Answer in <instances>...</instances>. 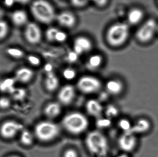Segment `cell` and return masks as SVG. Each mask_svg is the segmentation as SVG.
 I'll list each match as a JSON object with an SVG mask.
<instances>
[{"instance_id":"6da1fadb","label":"cell","mask_w":158,"mask_h":157,"mask_svg":"<svg viewBox=\"0 0 158 157\" xmlns=\"http://www.w3.org/2000/svg\"><path fill=\"white\" fill-rule=\"evenodd\" d=\"M85 144L88 152L94 156L106 157L108 154V141L100 131L95 130L89 132L85 136Z\"/></svg>"},{"instance_id":"7a4b0ae2","label":"cell","mask_w":158,"mask_h":157,"mask_svg":"<svg viewBox=\"0 0 158 157\" xmlns=\"http://www.w3.org/2000/svg\"><path fill=\"white\" fill-rule=\"evenodd\" d=\"M87 117L81 112H73L64 116L62 121L63 128L67 132L74 135L83 133L89 127Z\"/></svg>"},{"instance_id":"3957f363","label":"cell","mask_w":158,"mask_h":157,"mask_svg":"<svg viewBox=\"0 0 158 157\" xmlns=\"http://www.w3.org/2000/svg\"><path fill=\"white\" fill-rule=\"evenodd\" d=\"M33 132L38 141L41 143H50L59 136L60 128L58 124L52 121H41L36 124Z\"/></svg>"},{"instance_id":"277c9868","label":"cell","mask_w":158,"mask_h":157,"mask_svg":"<svg viewBox=\"0 0 158 157\" xmlns=\"http://www.w3.org/2000/svg\"><path fill=\"white\" fill-rule=\"evenodd\" d=\"M130 35V28L128 24L116 23L109 28L106 34V40L111 47H120L127 41Z\"/></svg>"},{"instance_id":"5b68a950","label":"cell","mask_w":158,"mask_h":157,"mask_svg":"<svg viewBox=\"0 0 158 157\" xmlns=\"http://www.w3.org/2000/svg\"><path fill=\"white\" fill-rule=\"evenodd\" d=\"M31 10L34 18L43 24H51L56 18L54 8L47 1H35L31 4Z\"/></svg>"},{"instance_id":"8992f818","label":"cell","mask_w":158,"mask_h":157,"mask_svg":"<svg viewBox=\"0 0 158 157\" xmlns=\"http://www.w3.org/2000/svg\"><path fill=\"white\" fill-rule=\"evenodd\" d=\"M158 26L157 22L154 18H149L145 20L136 30V39L143 44L150 43L157 34Z\"/></svg>"},{"instance_id":"52a82bcc","label":"cell","mask_w":158,"mask_h":157,"mask_svg":"<svg viewBox=\"0 0 158 157\" xmlns=\"http://www.w3.org/2000/svg\"><path fill=\"white\" fill-rule=\"evenodd\" d=\"M24 129L23 124L19 122L7 120L0 125V136L6 140H12L19 135Z\"/></svg>"},{"instance_id":"ba28073f","label":"cell","mask_w":158,"mask_h":157,"mask_svg":"<svg viewBox=\"0 0 158 157\" xmlns=\"http://www.w3.org/2000/svg\"><path fill=\"white\" fill-rule=\"evenodd\" d=\"M102 84L99 79L92 76H84L79 78L77 83V87L82 93L93 94L99 91Z\"/></svg>"},{"instance_id":"9c48e42d","label":"cell","mask_w":158,"mask_h":157,"mask_svg":"<svg viewBox=\"0 0 158 157\" xmlns=\"http://www.w3.org/2000/svg\"><path fill=\"white\" fill-rule=\"evenodd\" d=\"M138 143L137 135L132 133H123L118 140L119 147L126 153L134 151Z\"/></svg>"},{"instance_id":"30bf717a","label":"cell","mask_w":158,"mask_h":157,"mask_svg":"<svg viewBox=\"0 0 158 157\" xmlns=\"http://www.w3.org/2000/svg\"><path fill=\"white\" fill-rule=\"evenodd\" d=\"M76 96L75 87L70 84L66 85L62 88L57 95L59 103L61 105L68 106L71 104Z\"/></svg>"},{"instance_id":"8fae6325","label":"cell","mask_w":158,"mask_h":157,"mask_svg":"<svg viewBox=\"0 0 158 157\" xmlns=\"http://www.w3.org/2000/svg\"><path fill=\"white\" fill-rule=\"evenodd\" d=\"M25 34L27 41L31 44H37L41 40V30L38 25L35 23H31L28 24Z\"/></svg>"},{"instance_id":"7c38bea8","label":"cell","mask_w":158,"mask_h":157,"mask_svg":"<svg viewBox=\"0 0 158 157\" xmlns=\"http://www.w3.org/2000/svg\"><path fill=\"white\" fill-rule=\"evenodd\" d=\"M144 11L140 7H135L131 9L127 14V21L131 26H140L145 21Z\"/></svg>"},{"instance_id":"4fadbf2b","label":"cell","mask_w":158,"mask_h":157,"mask_svg":"<svg viewBox=\"0 0 158 157\" xmlns=\"http://www.w3.org/2000/svg\"><path fill=\"white\" fill-rule=\"evenodd\" d=\"M152 128V124L146 118H140L133 124L131 132L135 135H144L149 132Z\"/></svg>"},{"instance_id":"5bb4252c","label":"cell","mask_w":158,"mask_h":157,"mask_svg":"<svg viewBox=\"0 0 158 157\" xmlns=\"http://www.w3.org/2000/svg\"><path fill=\"white\" fill-rule=\"evenodd\" d=\"M56 19L60 26L68 28L73 27L77 23L75 15L68 11L61 12L56 15Z\"/></svg>"},{"instance_id":"9a60e30c","label":"cell","mask_w":158,"mask_h":157,"mask_svg":"<svg viewBox=\"0 0 158 157\" xmlns=\"http://www.w3.org/2000/svg\"><path fill=\"white\" fill-rule=\"evenodd\" d=\"M85 110L90 116L94 118H100L104 111L101 103L96 99H90L85 103Z\"/></svg>"},{"instance_id":"2e32d148","label":"cell","mask_w":158,"mask_h":157,"mask_svg":"<svg viewBox=\"0 0 158 157\" xmlns=\"http://www.w3.org/2000/svg\"><path fill=\"white\" fill-rule=\"evenodd\" d=\"M61 105L59 102H52L48 103L44 107V112L47 118L55 119L60 116L62 112Z\"/></svg>"},{"instance_id":"e0dca14e","label":"cell","mask_w":158,"mask_h":157,"mask_svg":"<svg viewBox=\"0 0 158 157\" xmlns=\"http://www.w3.org/2000/svg\"><path fill=\"white\" fill-rule=\"evenodd\" d=\"M106 88L108 94L116 96L122 93L123 89V84L120 80L112 79L107 82Z\"/></svg>"},{"instance_id":"ac0fdd59","label":"cell","mask_w":158,"mask_h":157,"mask_svg":"<svg viewBox=\"0 0 158 157\" xmlns=\"http://www.w3.org/2000/svg\"><path fill=\"white\" fill-rule=\"evenodd\" d=\"M35 137L33 132L24 129L19 135L20 143L25 147H30L34 143Z\"/></svg>"},{"instance_id":"d6986e66","label":"cell","mask_w":158,"mask_h":157,"mask_svg":"<svg viewBox=\"0 0 158 157\" xmlns=\"http://www.w3.org/2000/svg\"><path fill=\"white\" fill-rule=\"evenodd\" d=\"M45 88L49 92L55 91L59 85V80L58 77L52 73H47L44 82Z\"/></svg>"},{"instance_id":"ffe728a7","label":"cell","mask_w":158,"mask_h":157,"mask_svg":"<svg viewBox=\"0 0 158 157\" xmlns=\"http://www.w3.org/2000/svg\"><path fill=\"white\" fill-rule=\"evenodd\" d=\"M74 44L79 46L84 53L89 51L93 47L91 41L88 38L83 36H81L76 38Z\"/></svg>"},{"instance_id":"44dd1931","label":"cell","mask_w":158,"mask_h":157,"mask_svg":"<svg viewBox=\"0 0 158 157\" xmlns=\"http://www.w3.org/2000/svg\"><path fill=\"white\" fill-rule=\"evenodd\" d=\"M33 75L32 70L27 68H22L17 72L16 77L20 82L27 83L31 79Z\"/></svg>"},{"instance_id":"7402d4cb","label":"cell","mask_w":158,"mask_h":157,"mask_svg":"<svg viewBox=\"0 0 158 157\" xmlns=\"http://www.w3.org/2000/svg\"><path fill=\"white\" fill-rule=\"evenodd\" d=\"M12 19L15 25L18 26H22L27 22V16L25 11L17 10L12 14Z\"/></svg>"},{"instance_id":"603a6c76","label":"cell","mask_w":158,"mask_h":157,"mask_svg":"<svg viewBox=\"0 0 158 157\" xmlns=\"http://www.w3.org/2000/svg\"><path fill=\"white\" fill-rule=\"evenodd\" d=\"M103 61V58L99 54H94L88 58L87 67L91 70H96L100 67Z\"/></svg>"},{"instance_id":"cb8c5ba5","label":"cell","mask_w":158,"mask_h":157,"mask_svg":"<svg viewBox=\"0 0 158 157\" xmlns=\"http://www.w3.org/2000/svg\"><path fill=\"white\" fill-rule=\"evenodd\" d=\"M106 118L111 120L118 116L119 111L116 106L112 104L108 105L105 110Z\"/></svg>"},{"instance_id":"d4e9b609","label":"cell","mask_w":158,"mask_h":157,"mask_svg":"<svg viewBox=\"0 0 158 157\" xmlns=\"http://www.w3.org/2000/svg\"><path fill=\"white\" fill-rule=\"evenodd\" d=\"M133 124L130 120L126 118L121 119L118 123L119 128L123 133H131Z\"/></svg>"},{"instance_id":"484cf974","label":"cell","mask_w":158,"mask_h":157,"mask_svg":"<svg viewBox=\"0 0 158 157\" xmlns=\"http://www.w3.org/2000/svg\"><path fill=\"white\" fill-rule=\"evenodd\" d=\"M15 80L13 78H7L0 83V90L2 91H12L14 88L13 87L15 84Z\"/></svg>"},{"instance_id":"4316f807","label":"cell","mask_w":158,"mask_h":157,"mask_svg":"<svg viewBox=\"0 0 158 157\" xmlns=\"http://www.w3.org/2000/svg\"><path fill=\"white\" fill-rule=\"evenodd\" d=\"M111 120L107 118H100L97 119L96 125L98 128L100 129H106L111 125Z\"/></svg>"},{"instance_id":"83f0119b","label":"cell","mask_w":158,"mask_h":157,"mask_svg":"<svg viewBox=\"0 0 158 157\" xmlns=\"http://www.w3.org/2000/svg\"><path fill=\"white\" fill-rule=\"evenodd\" d=\"M63 76L64 78L66 80H73L77 76V72L76 70L73 68H66L63 71Z\"/></svg>"},{"instance_id":"f1b7e54d","label":"cell","mask_w":158,"mask_h":157,"mask_svg":"<svg viewBox=\"0 0 158 157\" xmlns=\"http://www.w3.org/2000/svg\"><path fill=\"white\" fill-rule=\"evenodd\" d=\"M59 29L56 27H50L45 32V37L48 41H55L56 35Z\"/></svg>"},{"instance_id":"f546056e","label":"cell","mask_w":158,"mask_h":157,"mask_svg":"<svg viewBox=\"0 0 158 157\" xmlns=\"http://www.w3.org/2000/svg\"><path fill=\"white\" fill-rule=\"evenodd\" d=\"M10 93L16 99H21L26 95V91L22 88H14Z\"/></svg>"},{"instance_id":"4dcf8cb0","label":"cell","mask_w":158,"mask_h":157,"mask_svg":"<svg viewBox=\"0 0 158 157\" xmlns=\"http://www.w3.org/2000/svg\"><path fill=\"white\" fill-rule=\"evenodd\" d=\"M8 27L6 22L0 21V40L4 38L7 35Z\"/></svg>"},{"instance_id":"1f68e13d","label":"cell","mask_w":158,"mask_h":157,"mask_svg":"<svg viewBox=\"0 0 158 157\" xmlns=\"http://www.w3.org/2000/svg\"><path fill=\"white\" fill-rule=\"evenodd\" d=\"M68 36L66 33L59 29L56 35L55 41L58 42H64L66 40Z\"/></svg>"},{"instance_id":"d6a6232c","label":"cell","mask_w":158,"mask_h":157,"mask_svg":"<svg viewBox=\"0 0 158 157\" xmlns=\"http://www.w3.org/2000/svg\"><path fill=\"white\" fill-rule=\"evenodd\" d=\"M7 53L9 55L15 58H21L23 56V53L21 50L17 49H9L7 50Z\"/></svg>"},{"instance_id":"836d02e7","label":"cell","mask_w":158,"mask_h":157,"mask_svg":"<svg viewBox=\"0 0 158 157\" xmlns=\"http://www.w3.org/2000/svg\"><path fill=\"white\" fill-rule=\"evenodd\" d=\"M63 157H79V154L76 149L69 148L64 152Z\"/></svg>"},{"instance_id":"e575fe53","label":"cell","mask_w":158,"mask_h":157,"mask_svg":"<svg viewBox=\"0 0 158 157\" xmlns=\"http://www.w3.org/2000/svg\"><path fill=\"white\" fill-rule=\"evenodd\" d=\"M10 100L7 98L2 97L0 98V108L6 109L10 107Z\"/></svg>"},{"instance_id":"d590c367","label":"cell","mask_w":158,"mask_h":157,"mask_svg":"<svg viewBox=\"0 0 158 157\" xmlns=\"http://www.w3.org/2000/svg\"><path fill=\"white\" fill-rule=\"evenodd\" d=\"M79 55L76 52L73 51L70 52L68 55V60L71 63H74L77 61L78 59Z\"/></svg>"},{"instance_id":"8d00e7d4","label":"cell","mask_w":158,"mask_h":157,"mask_svg":"<svg viewBox=\"0 0 158 157\" xmlns=\"http://www.w3.org/2000/svg\"><path fill=\"white\" fill-rule=\"evenodd\" d=\"M71 4L76 7H82L86 6L88 3V1H77L74 0L71 2Z\"/></svg>"},{"instance_id":"74e56055","label":"cell","mask_w":158,"mask_h":157,"mask_svg":"<svg viewBox=\"0 0 158 157\" xmlns=\"http://www.w3.org/2000/svg\"><path fill=\"white\" fill-rule=\"evenodd\" d=\"M29 62L31 65L35 66L39 65L40 64V60L38 57L33 55H30L28 58Z\"/></svg>"},{"instance_id":"f35d334b","label":"cell","mask_w":158,"mask_h":157,"mask_svg":"<svg viewBox=\"0 0 158 157\" xmlns=\"http://www.w3.org/2000/svg\"><path fill=\"white\" fill-rule=\"evenodd\" d=\"M94 2L97 6H99V7H103V6L106 5L108 2L107 1L102 0V1H95Z\"/></svg>"},{"instance_id":"ab89813d","label":"cell","mask_w":158,"mask_h":157,"mask_svg":"<svg viewBox=\"0 0 158 157\" xmlns=\"http://www.w3.org/2000/svg\"><path fill=\"white\" fill-rule=\"evenodd\" d=\"M52 65L50 64H47L45 65V66H44V70H45L48 73H52Z\"/></svg>"},{"instance_id":"60d3db41","label":"cell","mask_w":158,"mask_h":157,"mask_svg":"<svg viewBox=\"0 0 158 157\" xmlns=\"http://www.w3.org/2000/svg\"><path fill=\"white\" fill-rule=\"evenodd\" d=\"M14 1H6L4 2L5 4L8 6H10L14 4Z\"/></svg>"},{"instance_id":"b9f144b4","label":"cell","mask_w":158,"mask_h":157,"mask_svg":"<svg viewBox=\"0 0 158 157\" xmlns=\"http://www.w3.org/2000/svg\"><path fill=\"white\" fill-rule=\"evenodd\" d=\"M116 157H131V156L126 153H124V154H120Z\"/></svg>"},{"instance_id":"7bdbcfd3","label":"cell","mask_w":158,"mask_h":157,"mask_svg":"<svg viewBox=\"0 0 158 157\" xmlns=\"http://www.w3.org/2000/svg\"><path fill=\"white\" fill-rule=\"evenodd\" d=\"M6 157H21L20 156L18 155H10Z\"/></svg>"},{"instance_id":"ee69618b","label":"cell","mask_w":158,"mask_h":157,"mask_svg":"<svg viewBox=\"0 0 158 157\" xmlns=\"http://www.w3.org/2000/svg\"><path fill=\"white\" fill-rule=\"evenodd\" d=\"M157 34L158 35V28H157Z\"/></svg>"},{"instance_id":"f6af8a7d","label":"cell","mask_w":158,"mask_h":157,"mask_svg":"<svg viewBox=\"0 0 158 157\" xmlns=\"http://www.w3.org/2000/svg\"></svg>"}]
</instances>
